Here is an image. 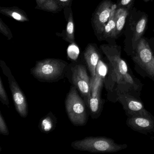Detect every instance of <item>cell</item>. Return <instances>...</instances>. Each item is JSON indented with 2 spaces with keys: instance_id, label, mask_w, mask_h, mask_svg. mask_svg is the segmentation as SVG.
Returning a JSON list of instances; mask_svg holds the SVG:
<instances>
[{
  "instance_id": "cell-1",
  "label": "cell",
  "mask_w": 154,
  "mask_h": 154,
  "mask_svg": "<svg viewBox=\"0 0 154 154\" xmlns=\"http://www.w3.org/2000/svg\"><path fill=\"white\" fill-rule=\"evenodd\" d=\"M100 48L108 61V71L104 80L106 90L112 91L115 85L125 86L130 90H139L140 85L136 79L130 73L127 63L122 59L118 47L103 45Z\"/></svg>"
},
{
  "instance_id": "cell-2",
  "label": "cell",
  "mask_w": 154,
  "mask_h": 154,
  "mask_svg": "<svg viewBox=\"0 0 154 154\" xmlns=\"http://www.w3.org/2000/svg\"><path fill=\"white\" fill-rule=\"evenodd\" d=\"M68 65L62 59L47 58L36 62L30 74L41 82H56L66 77Z\"/></svg>"
},
{
  "instance_id": "cell-3",
  "label": "cell",
  "mask_w": 154,
  "mask_h": 154,
  "mask_svg": "<svg viewBox=\"0 0 154 154\" xmlns=\"http://www.w3.org/2000/svg\"><path fill=\"white\" fill-rule=\"evenodd\" d=\"M66 112L71 123L75 126H85L90 115L89 108L77 88L72 85L65 100Z\"/></svg>"
},
{
  "instance_id": "cell-4",
  "label": "cell",
  "mask_w": 154,
  "mask_h": 154,
  "mask_svg": "<svg viewBox=\"0 0 154 154\" xmlns=\"http://www.w3.org/2000/svg\"><path fill=\"white\" fill-rule=\"evenodd\" d=\"M88 71L85 63L75 61L68 65L66 77L77 88L88 108L91 94V77L88 75Z\"/></svg>"
},
{
  "instance_id": "cell-5",
  "label": "cell",
  "mask_w": 154,
  "mask_h": 154,
  "mask_svg": "<svg viewBox=\"0 0 154 154\" xmlns=\"http://www.w3.org/2000/svg\"><path fill=\"white\" fill-rule=\"evenodd\" d=\"M71 146L76 150L91 153H113L126 148L127 145L118 144L105 137H88L73 141Z\"/></svg>"
},
{
  "instance_id": "cell-6",
  "label": "cell",
  "mask_w": 154,
  "mask_h": 154,
  "mask_svg": "<svg viewBox=\"0 0 154 154\" xmlns=\"http://www.w3.org/2000/svg\"><path fill=\"white\" fill-rule=\"evenodd\" d=\"M0 65L3 74L8 78L15 109L20 117L26 118L28 115L29 111L26 96L5 62L1 60Z\"/></svg>"
},
{
  "instance_id": "cell-7",
  "label": "cell",
  "mask_w": 154,
  "mask_h": 154,
  "mask_svg": "<svg viewBox=\"0 0 154 154\" xmlns=\"http://www.w3.org/2000/svg\"><path fill=\"white\" fill-rule=\"evenodd\" d=\"M133 51V61L154 81V56L148 43L140 38Z\"/></svg>"
},
{
  "instance_id": "cell-8",
  "label": "cell",
  "mask_w": 154,
  "mask_h": 154,
  "mask_svg": "<svg viewBox=\"0 0 154 154\" xmlns=\"http://www.w3.org/2000/svg\"><path fill=\"white\" fill-rule=\"evenodd\" d=\"M117 100L122 105L128 117L135 116H148L151 115L144 107L140 100L126 91L117 90Z\"/></svg>"
},
{
  "instance_id": "cell-9",
  "label": "cell",
  "mask_w": 154,
  "mask_h": 154,
  "mask_svg": "<svg viewBox=\"0 0 154 154\" xmlns=\"http://www.w3.org/2000/svg\"><path fill=\"white\" fill-rule=\"evenodd\" d=\"M117 8L110 0H104L100 3L95 11L93 18L94 28L97 34H102L109 21L112 11Z\"/></svg>"
},
{
  "instance_id": "cell-10",
  "label": "cell",
  "mask_w": 154,
  "mask_h": 154,
  "mask_svg": "<svg viewBox=\"0 0 154 154\" xmlns=\"http://www.w3.org/2000/svg\"><path fill=\"white\" fill-rule=\"evenodd\" d=\"M128 126L133 130L144 134L154 131V118L148 116H135L128 117L127 120Z\"/></svg>"
},
{
  "instance_id": "cell-11",
  "label": "cell",
  "mask_w": 154,
  "mask_h": 154,
  "mask_svg": "<svg viewBox=\"0 0 154 154\" xmlns=\"http://www.w3.org/2000/svg\"><path fill=\"white\" fill-rule=\"evenodd\" d=\"M103 84L93 85L91 88V97L89 100L90 115L93 119H98L100 115L103 108V100L101 97Z\"/></svg>"
},
{
  "instance_id": "cell-12",
  "label": "cell",
  "mask_w": 154,
  "mask_h": 154,
  "mask_svg": "<svg viewBox=\"0 0 154 154\" xmlns=\"http://www.w3.org/2000/svg\"><path fill=\"white\" fill-rule=\"evenodd\" d=\"M83 56L85 63L93 79L95 76L96 67L101 59L100 54L94 45L89 44L84 52Z\"/></svg>"
},
{
  "instance_id": "cell-13",
  "label": "cell",
  "mask_w": 154,
  "mask_h": 154,
  "mask_svg": "<svg viewBox=\"0 0 154 154\" xmlns=\"http://www.w3.org/2000/svg\"><path fill=\"white\" fill-rule=\"evenodd\" d=\"M57 122L56 117L50 112L40 120L38 124V128L43 133H49L55 129Z\"/></svg>"
},
{
  "instance_id": "cell-14",
  "label": "cell",
  "mask_w": 154,
  "mask_h": 154,
  "mask_svg": "<svg viewBox=\"0 0 154 154\" xmlns=\"http://www.w3.org/2000/svg\"><path fill=\"white\" fill-rule=\"evenodd\" d=\"M147 18L146 16H143L139 20L136 25L135 31L133 33L132 38V46L133 50L136 48L137 43L141 38V36L144 34L146 26Z\"/></svg>"
},
{
  "instance_id": "cell-15",
  "label": "cell",
  "mask_w": 154,
  "mask_h": 154,
  "mask_svg": "<svg viewBox=\"0 0 154 154\" xmlns=\"http://www.w3.org/2000/svg\"><path fill=\"white\" fill-rule=\"evenodd\" d=\"M117 8L112 11L109 21L105 26L102 34L104 38L116 37V16L115 12Z\"/></svg>"
},
{
  "instance_id": "cell-16",
  "label": "cell",
  "mask_w": 154,
  "mask_h": 154,
  "mask_svg": "<svg viewBox=\"0 0 154 154\" xmlns=\"http://www.w3.org/2000/svg\"><path fill=\"white\" fill-rule=\"evenodd\" d=\"M0 12L2 14L13 18L18 21H26L28 20L26 15L21 10L16 8H1Z\"/></svg>"
},
{
  "instance_id": "cell-17",
  "label": "cell",
  "mask_w": 154,
  "mask_h": 154,
  "mask_svg": "<svg viewBox=\"0 0 154 154\" xmlns=\"http://www.w3.org/2000/svg\"><path fill=\"white\" fill-rule=\"evenodd\" d=\"M128 14V11L123 8H117L115 12L116 16V37L123 29L126 22V18Z\"/></svg>"
},
{
  "instance_id": "cell-18",
  "label": "cell",
  "mask_w": 154,
  "mask_h": 154,
  "mask_svg": "<svg viewBox=\"0 0 154 154\" xmlns=\"http://www.w3.org/2000/svg\"><path fill=\"white\" fill-rule=\"evenodd\" d=\"M37 7L40 9L50 12H57L61 8L56 0H36Z\"/></svg>"
},
{
  "instance_id": "cell-19",
  "label": "cell",
  "mask_w": 154,
  "mask_h": 154,
  "mask_svg": "<svg viewBox=\"0 0 154 154\" xmlns=\"http://www.w3.org/2000/svg\"><path fill=\"white\" fill-rule=\"evenodd\" d=\"M74 22L72 12L69 14L68 18L66 32V39L70 43H75L74 34Z\"/></svg>"
},
{
  "instance_id": "cell-20",
  "label": "cell",
  "mask_w": 154,
  "mask_h": 154,
  "mask_svg": "<svg viewBox=\"0 0 154 154\" xmlns=\"http://www.w3.org/2000/svg\"><path fill=\"white\" fill-rule=\"evenodd\" d=\"M0 101L2 104L9 106V100L1 77H0Z\"/></svg>"
},
{
  "instance_id": "cell-21",
  "label": "cell",
  "mask_w": 154,
  "mask_h": 154,
  "mask_svg": "<svg viewBox=\"0 0 154 154\" xmlns=\"http://www.w3.org/2000/svg\"><path fill=\"white\" fill-rule=\"evenodd\" d=\"M68 56L72 59H76L79 54V49L75 43H72L67 49Z\"/></svg>"
},
{
  "instance_id": "cell-22",
  "label": "cell",
  "mask_w": 154,
  "mask_h": 154,
  "mask_svg": "<svg viewBox=\"0 0 154 154\" xmlns=\"http://www.w3.org/2000/svg\"><path fill=\"white\" fill-rule=\"evenodd\" d=\"M0 133L4 136H8L9 134L8 128L1 112H0Z\"/></svg>"
},
{
  "instance_id": "cell-23",
  "label": "cell",
  "mask_w": 154,
  "mask_h": 154,
  "mask_svg": "<svg viewBox=\"0 0 154 154\" xmlns=\"http://www.w3.org/2000/svg\"><path fill=\"white\" fill-rule=\"evenodd\" d=\"M1 31L4 34V35L9 38V39H11L12 38L11 32L9 29L8 27L4 23L2 22V20H1Z\"/></svg>"
},
{
  "instance_id": "cell-24",
  "label": "cell",
  "mask_w": 154,
  "mask_h": 154,
  "mask_svg": "<svg viewBox=\"0 0 154 154\" xmlns=\"http://www.w3.org/2000/svg\"><path fill=\"white\" fill-rule=\"evenodd\" d=\"M132 1V0H120V1L119 2V5H118V7H117V8H123L125 6H128Z\"/></svg>"
},
{
  "instance_id": "cell-25",
  "label": "cell",
  "mask_w": 154,
  "mask_h": 154,
  "mask_svg": "<svg viewBox=\"0 0 154 154\" xmlns=\"http://www.w3.org/2000/svg\"><path fill=\"white\" fill-rule=\"evenodd\" d=\"M56 1L61 7H62V6L63 7L68 6L72 1V0H56Z\"/></svg>"
},
{
  "instance_id": "cell-26",
  "label": "cell",
  "mask_w": 154,
  "mask_h": 154,
  "mask_svg": "<svg viewBox=\"0 0 154 154\" xmlns=\"http://www.w3.org/2000/svg\"><path fill=\"white\" fill-rule=\"evenodd\" d=\"M145 2H148L150 0H144Z\"/></svg>"
}]
</instances>
